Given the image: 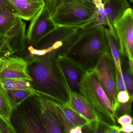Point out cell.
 <instances>
[{
    "mask_svg": "<svg viewBox=\"0 0 133 133\" xmlns=\"http://www.w3.org/2000/svg\"><path fill=\"white\" fill-rule=\"evenodd\" d=\"M58 55L57 52L53 51L41 56H21L28 62L29 74L32 79L30 82L38 96L69 105L68 86L55 62Z\"/></svg>",
    "mask_w": 133,
    "mask_h": 133,
    "instance_id": "6da1fadb",
    "label": "cell"
},
{
    "mask_svg": "<svg viewBox=\"0 0 133 133\" xmlns=\"http://www.w3.org/2000/svg\"><path fill=\"white\" fill-rule=\"evenodd\" d=\"M105 29L98 24L80 29L77 40L64 55L85 70L93 69L102 54L109 50Z\"/></svg>",
    "mask_w": 133,
    "mask_h": 133,
    "instance_id": "7a4b0ae2",
    "label": "cell"
},
{
    "mask_svg": "<svg viewBox=\"0 0 133 133\" xmlns=\"http://www.w3.org/2000/svg\"><path fill=\"white\" fill-rule=\"evenodd\" d=\"M96 12L93 2L62 0L50 18L55 27L83 29L94 24Z\"/></svg>",
    "mask_w": 133,
    "mask_h": 133,
    "instance_id": "3957f363",
    "label": "cell"
},
{
    "mask_svg": "<svg viewBox=\"0 0 133 133\" xmlns=\"http://www.w3.org/2000/svg\"><path fill=\"white\" fill-rule=\"evenodd\" d=\"M79 93L90 105L99 121L108 125H116L115 110L101 87L94 69L86 70L82 75Z\"/></svg>",
    "mask_w": 133,
    "mask_h": 133,
    "instance_id": "277c9868",
    "label": "cell"
},
{
    "mask_svg": "<svg viewBox=\"0 0 133 133\" xmlns=\"http://www.w3.org/2000/svg\"><path fill=\"white\" fill-rule=\"evenodd\" d=\"M11 124L16 133H45L41 119L40 102L33 95L13 110Z\"/></svg>",
    "mask_w": 133,
    "mask_h": 133,
    "instance_id": "5b68a950",
    "label": "cell"
},
{
    "mask_svg": "<svg viewBox=\"0 0 133 133\" xmlns=\"http://www.w3.org/2000/svg\"><path fill=\"white\" fill-rule=\"evenodd\" d=\"M93 69L101 87L115 111L119 103L117 99L118 92L117 83V70L109 50L102 54Z\"/></svg>",
    "mask_w": 133,
    "mask_h": 133,
    "instance_id": "8992f818",
    "label": "cell"
},
{
    "mask_svg": "<svg viewBox=\"0 0 133 133\" xmlns=\"http://www.w3.org/2000/svg\"><path fill=\"white\" fill-rule=\"evenodd\" d=\"M114 28L121 56L127 58L129 68L133 71V12L131 8L127 9L114 23Z\"/></svg>",
    "mask_w": 133,
    "mask_h": 133,
    "instance_id": "52a82bcc",
    "label": "cell"
},
{
    "mask_svg": "<svg viewBox=\"0 0 133 133\" xmlns=\"http://www.w3.org/2000/svg\"><path fill=\"white\" fill-rule=\"evenodd\" d=\"M26 33L27 45H36L55 26L44 7L31 21Z\"/></svg>",
    "mask_w": 133,
    "mask_h": 133,
    "instance_id": "ba28073f",
    "label": "cell"
},
{
    "mask_svg": "<svg viewBox=\"0 0 133 133\" xmlns=\"http://www.w3.org/2000/svg\"><path fill=\"white\" fill-rule=\"evenodd\" d=\"M0 65V79L32 81L29 74L28 62L23 57L11 55L1 60Z\"/></svg>",
    "mask_w": 133,
    "mask_h": 133,
    "instance_id": "9c48e42d",
    "label": "cell"
},
{
    "mask_svg": "<svg viewBox=\"0 0 133 133\" xmlns=\"http://www.w3.org/2000/svg\"><path fill=\"white\" fill-rule=\"evenodd\" d=\"M55 62L69 89L73 91L79 93V84L82 77L86 70L74 60L65 55H58L55 59Z\"/></svg>",
    "mask_w": 133,
    "mask_h": 133,
    "instance_id": "30bf717a",
    "label": "cell"
},
{
    "mask_svg": "<svg viewBox=\"0 0 133 133\" xmlns=\"http://www.w3.org/2000/svg\"><path fill=\"white\" fill-rule=\"evenodd\" d=\"M103 13L99 24L107 25L111 34L115 36L114 24L130 8L128 0H102Z\"/></svg>",
    "mask_w": 133,
    "mask_h": 133,
    "instance_id": "8fae6325",
    "label": "cell"
},
{
    "mask_svg": "<svg viewBox=\"0 0 133 133\" xmlns=\"http://www.w3.org/2000/svg\"><path fill=\"white\" fill-rule=\"evenodd\" d=\"M22 20L31 21L44 6L41 0H8Z\"/></svg>",
    "mask_w": 133,
    "mask_h": 133,
    "instance_id": "7c38bea8",
    "label": "cell"
},
{
    "mask_svg": "<svg viewBox=\"0 0 133 133\" xmlns=\"http://www.w3.org/2000/svg\"><path fill=\"white\" fill-rule=\"evenodd\" d=\"M26 24L21 18L7 35L8 42L15 54L24 52L27 46Z\"/></svg>",
    "mask_w": 133,
    "mask_h": 133,
    "instance_id": "4fadbf2b",
    "label": "cell"
},
{
    "mask_svg": "<svg viewBox=\"0 0 133 133\" xmlns=\"http://www.w3.org/2000/svg\"><path fill=\"white\" fill-rule=\"evenodd\" d=\"M68 90L70 97L69 105L87 120L88 125L98 120L96 115L85 99L79 93L71 91L69 88Z\"/></svg>",
    "mask_w": 133,
    "mask_h": 133,
    "instance_id": "5bb4252c",
    "label": "cell"
},
{
    "mask_svg": "<svg viewBox=\"0 0 133 133\" xmlns=\"http://www.w3.org/2000/svg\"><path fill=\"white\" fill-rule=\"evenodd\" d=\"M39 100L41 121L46 133H65L64 128L56 115L50 110L44 106L39 99Z\"/></svg>",
    "mask_w": 133,
    "mask_h": 133,
    "instance_id": "9a60e30c",
    "label": "cell"
},
{
    "mask_svg": "<svg viewBox=\"0 0 133 133\" xmlns=\"http://www.w3.org/2000/svg\"><path fill=\"white\" fill-rule=\"evenodd\" d=\"M105 32L109 50L115 62L117 70L119 75L122 76L121 64L123 57L121 56L119 42L115 36L111 34L109 29L105 28Z\"/></svg>",
    "mask_w": 133,
    "mask_h": 133,
    "instance_id": "2e32d148",
    "label": "cell"
},
{
    "mask_svg": "<svg viewBox=\"0 0 133 133\" xmlns=\"http://www.w3.org/2000/svg\"><path fill=\"white\" fill-rule=\"evenodd\" d=\"M20 18L15 12L6 9H0V35L7 36Z\"/></svg>",
    "mask_w": 133,
    "mask_h": 133,
    "instance_id": "e0dca14e",
    "label": "cell"
},
{
    "mask_svg": "<svg viewBox=\"0 0 133 133\" xmlns=\"http://www.w3.org/2000/svg\"><path fill=\"white\" fill-rule=\"evenodd\" d=\"M13 111V107L6 89L0 82V117L12 127L10 119Z\"/></svg>",
    "mask_w": 133,
    "mask_h": 133,
    "instance_id": "ac0fdd59",
    "label": "cell"
},
{
    "mask_svg": "<svg viewBox=\"0 0 133 133\" xmlns=\"http://www.w3.org/2000/svg\"><path fill=\"white\" fill-rule=\"evenodd\" d=\"M122 76L117 72V83L118 92L126 90L130 96H133V71L129 69L128 65L127 68H121Z\"/></svg>",
    "mask_w": 133,
    "mask_h": 133,
    "instance_id": "d6986e66",
    "label": "cell"
},
{
    "mask_svg": "<svg viewBox=\"0 0 133 133\" xmlns=\"http://www.w3.org/2000/svg\"><path fill=\"white\" fill-rule=\"evenodd\" d=\"M6 90H21L31 92L38 96V93L33 88L30 81L24 79H0Z\"/></svg>",
    "mask_w": 133,
    "mask_h": 133,
    "instance_id": "ffe728a7",
    "label": "cell"
},
{
    "mask_svg": "<svg viewBox=\"0 0 133 133\" xmlns=\"http://www.w3.org/2000/svg\"><path fill=\"white\" fill-rule=\"evenodd\" d=\"M61 107L68 120L74 126L83 127L88 124L87 120L69 105L61 104Z\"/></svg>",
    "mask_w": 133,
    "mask_h": 133,
    "instance_id": "44dd1931",
    "label": "cell"
},
{
    "mask_svg": "<svg viewBox=\"0 0 133 133\" xmlns=\"http://www.w3.org/2000/svg\"><path fill=\"white\" fill-rule=\"evenodd\" d=\"M10 98L13 110L27 98L33 95L31 92L21 90H6Z\"/></svg>",
    "mask_w": 133,
    "mask_h": 133,
    "instance_id": "7402d4cb",
    "label": "cell"
},
{
    "mask_svg": "<svg viewBox=\"0 0 133 133\" xmlns=\"http://www.w3.org/2000/svg\"><path fill=\"white\" fill-rule=\"evenodd\" d=\"M7 36L0 35V61L15 54L8 42Z\"/></svg>",
    "mask_w": 133,
    "mask_h": 133,
    "instance_id": "603a6c76",
    "label": "cell"
},
{
    "mask_svg": "<svg viewBox=\"0 0 133 133\" xmlns=\"http://www.w3.org/2000/svg\"><path fill=\"white\" fill-rule=\"evenodd\" d=\"M133 101V96H130L129 101L124 103H119L115 111V116L117 119L121 116L125 114L130 115L132 112L131 104Z\"/></svg>",
    "mask_w": 133,
    "mask_h": 133,
    "instance_id": "cb8c5ba5",
    "label": "cell"
},
{
    "mask_svg": "<svg viewBox=\"0 0 133 133\" xmlns=\"http://www.w3.org/2000/svg\"><path fill=\"white\" fill-rule=\"evenodd\" d=\"M62 0H43L44 8L50 17H52Z\"/></svg>",
    "mask_w": 133,
    "mask_h": 133,
    "instance_id": "d4e9b609",
    "label": "cell"
},
{
    "mask_svg": "<svg viewBox=\"0 0 133 133\" xmlns=\"http://www.w3.org/2000/svg\"><path fill=\"white\" fill-rule=\"evenodd\" d=\"M0 133H16L13 127L10 126L0 117Z\"/></svg>",
    "mask_w": 133,
    "mask_h": 133,
    "instance_id": "484cf974",
    "label": "cell"
},
{
    "mask_svg": "<svg viewBox=\"0 0 133 133\" xmlns=\"http://www.w3.org/2000/svg\"><path fill=\"white\" fill-rule=\"evenodd\" d=\"M130 96L127 91L126 90L118 92L117 95V102L120 103H124L129 101Z\"/></svg>",
    "mask_w": 133,
    "mask_h": 133,
    "instance_id": "4316f807",
    "label": "cell"
},
{
    "mask_svg": "<svg viewBox=\"0 0 133 133\" xmlns=\"http://www.w3.org/2000/svg\"><path fill=\"white\" fill-rule=\"evenodd\" d=\"M117 122L121 126L131 124L132 122V118L129 114H125L119 117L117 119Z\"/></svg>",
    "mask_w": 133,
    "mask_h": 133,
    "instance_id": "83f0119b",
    "label": "cell"
},
{
    "mask_svg": "<svg viewBox=\"0 0 133 133\" xmlns=\"http://www.w3.org/2000/svg\"><path fill=\"white\" fill-rule=\"evenodd\" d=\"M6 9L16 13L14 8L8 0H0V9Z\"/></svg>",
    "mask_w": 133,
    "mask_h": 133,
    "instance_id": "f1b7e54d",
    "label": "cell"
},
{
    "mask_svg": "<svg viewBox=\"0 0 133 133\" xmlns=\"http://www.w3.org/2000/svg\"><path fill=\"white\" fill-rule=\"evenodd\" d=\"M121 132L126 133H131L133 132V125L132 124L122 125L120 128Z\"/></svg>",
    "mask_w": 133,
    "mask_h": 133,
    "instance_id": "f546056e",
    "label": "cell"
},
{
    "mask_svg": "<svg viewBox=\"0 0 133 133\" xmlns=\"http://www.w3.org/2000/svg\"><path fill=\"white\" fill-rule=\"evenodd\" d=\"M120 127L116 125H109L105 133H120Z\"/></svg>",
    "mask_w": 133,
    "mask_h": 133,
    "instance_id": "4dcf8cb0",
    "label": "cell"
},
{
    "mask_svg": "<svg viewBox=\"0 0 133 133\" xmlns=\"http://www.w3.org/2000/svg\"><path fill=\"white\" fill-rule=\"evenodd\" d=\"M82 127L81 126H76L71 128L69 133H82Z\"/></svg>",
    "mask_w": 133,
    "mask_h": 133,
    "instance_id": "1f68e13d",
    "label": "cell"
},
{
    "mask_svg": "<svg viewBox=\"0 0 133 133\" xmlns=\"http://www.w3.org/2000/svg\"><path fill=\"white\" fill-rule=\"evenodd\" d=\"M133 0H129V1H130V3H133Z\"/></svg>",
    "mask_w": 133,
    "mask_h": 133,
    "instance_id": "d6a6232c",
    "label": "cell"
},
{
    "mask_svg": "<svg viewBox=\"0 0 133 133\" xmlns=\"http://www.w3.org/2000/svg\"><path fill=\"white\" fill-rule=\"evenodd\" d=\"M41 1H43V0H41ZM43 3H44V2H43Z\"/></svg>",
    "mask_w": 133,
    "mask_h": 133,
    "instance_id": "836d02e7",
    "label": "cell"
},
{
    "mask_svg": "<svg viewBox=\"0 0 133 133\" xmlns=\"http://www.w3.org/2000/svg\"><path fill=\"white\" fill-rule=\"evenodd\" d=\"M0 69H1V65H0Z\"/></svg>",
    "mask_w": 133,
    "mask_h": 133,
    "instance_id": "e575fe53",
    "label": "cell"
},
{
    "mask_svg": "<svg viewBox=\"0 0 133 133\" xmlns=\"http://www.w3.org/2000/svg\"><path fill=\"white\" fill-rule=\"evenodd\" d=\"M92 1H93V0H92ZM93 3H94V2H93Z\"/></svg>",
    "mask_w": 133,
    "mask_h": 133,
    "instance_id": "d590c367",
    "label": "cell"
}]
</instances>
